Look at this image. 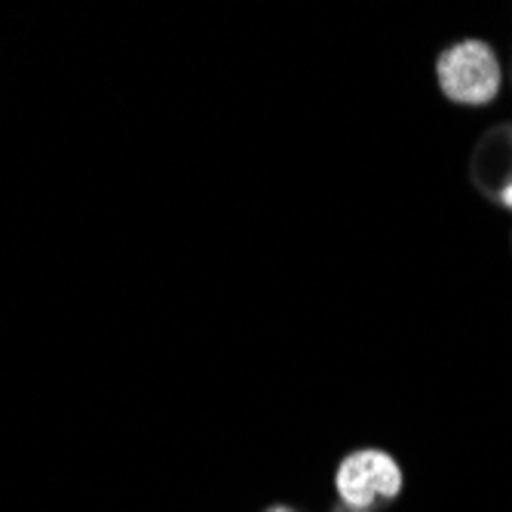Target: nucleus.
<instances>
[{
	"instance_id": "1",
	"label": "nucleus",
	"mask_w": 512,
	"mask_h": 512,
	"mask_svg": "<svg viewBox=\"0 0 512 512\" xmlns=\"http://www.w3.org/2000/svg\"><path fill=\"white\" fill-rule=\"evenodd\" d=\"M442 92L457 105H488L503 83L497 53L485 40L451 43L436 62Z\"/></svg>"
},
{
	"instance_id": "2",
	"label": "nucleus",
	"mask_w": 512,
	"mask_h": 512,
	"mask_svg": "<svg viewBox=\"0 0 512 512\" xmlns=\"http://www.w3.org/2000/svg\"><path fill=\"white\" fill-rule=\"evenodd\" d=\"M335 488L347 509L368 512L381 503H390L402 491V470L387 451L362 448L341 460Z\"/></svg>"
},
{
	"instance_id": "3",
	"label": "nucleus",
	"mask_w": 512,
	"mask_h": 512,
	"mask_svg": "<svg viewBox=\"0 0 512 512\" xmlns=\"http://www.w3.org/2000/svg\"><path fill=\"white\" fill-rule=\"evenodd\" d=\"M503 203H506V206L512 209V181L506 184V191H503Z\"/></svg>"
},
{
	"instance_id": "4",
	"label": "nucleus",
	"mask_w": 512,
	"mask_h": 512,
	"mask_svg": "<svg viewBox=\"0 0 512 512\" xmlns=\"http://www.w3.org/2000/svg\"><path fill=\"white\" fill-rule=\"evenodd\" d=\"M270 512H292V509H289V506H273Z\"/></svg>"
},
{
	"instance_id": "5",
	"label": "nucleus",
	"mask_w": 512,
	"mask_h": 512,
	"mask_svg": "<svg viewBox=\"0 0 512 512\" xmlns=\"http://www.w3.org/2000/svg\"><path fill=\"white\" fill-rule=\"evenodd\" d=\"M338 512H353V509H347V506H344V509H338Z\"/></svg>"
}]
</instances>
